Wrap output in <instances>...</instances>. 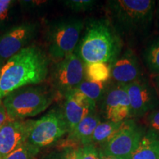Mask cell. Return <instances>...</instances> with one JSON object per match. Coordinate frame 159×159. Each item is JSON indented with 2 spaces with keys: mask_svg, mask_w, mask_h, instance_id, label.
I'll return each instance as SVG.
<instances>
[{
  "mask_svg": "<svg viewBox=\"0 0 159 159\" xmlns=\"http://www.w3.org/2000/svg\"><path fill=\"white\" fill-rule=\"evenodd\" d=\"M49 74V59L40 47H26L1 67L0 99L30 85L42 83Z\"/></svg>",
  "mask_w": 159,
  "mask_h": 159,
  "instance_id": "1",
  "label": "cell"
},
{
  "mask_svg": "<svg viewBox=\"0 0 159 159\" xmlns=\"http://www.w3.org/2000/svg\"><path fill=\"white\" fill-rule=\"evenodd\" d=\"M156 6L152 0H111L107 3L108 20L122 39H142L150 31Z\"/></svg>",
  "mask_w": 159,
  "mask_h": 159,
  "instance_id": "2",
  "label": "cell"
},
{
  "mask_svg": "<svg viewBox=\"0 0 159 159\" xmlns=\"http://www.w3.org/2000/svg\"><path fill=\"white\" fill-rule=\"evenodd\" d=\"M122 51V38L107 19L88 21L77 53L85 64L105 63L110 65Z\"/></svg>",
  "mask_w": 159,
  "mask_h": 159,
  "instance_id": "3",
  "label": "cell"
},
{
  "mask_svg": "<svg viewBox=\"0 0 159 159\" xmlns=\"http://www.w3.org/2000/svg\"><path fill=\"white\" fill-rule=\"evenodd\" d=\"M53 98L52 92L43 87L27 85L6 96L3 104L11 119L22 120L44 111Z\"/></svg>",
  "mask_w": 159,
  "mask_h": 159,
  "instance_id": "4",
  "label": "cell"
},
{
  "mask_svg": "<svg viewBox=\"0 0 159 159\" xmlns=\"http://www.w3.org/2000/svg\"><path fill=\"white\" fill-rule=\"evenodd\" d=\"M83 27V21L77 18L63 19L52 24L47 35L49 57L58 62L75 52Z\"/></svg>",
  "mask_w": 159,
  "mask_h": 159,
  "instance_id": "5",
  "label": "cell"
},
{
  "mask_svg": "<svg viewBox=\"0 0 159 159\" xmlns=\"http://www.w3.org/2000/svg\"><path fill=\"white\" fill-rule=\"evenodd\" d=\"M66 133L68 129L62 109L53 108L35 121L27 142L39 151L57 142Z\"/></svg>",
  "mask_w": 159,
  "mask_h": 159,
  "instance_id": "6",
  "label": "cell"
},
{
  "mask_svg": "<svg viewBox=\"0 0 159 159\" xmlns=\"http://www.w3.org/2000/svg\"><path fill=\"white\" fill-rule=\"evenodd\" d=\"M84 66L77 53L73 52L56 63L50 74V82L56 93L66 97L83 80Z\"/></svg>",
  "mask_w": 159,
  "mask_h": 159,
  "instance_id": "7",
  "label": "cell"
},
{
  "mask_svg": "<svg viewBox=\"0 0 159 159\" xmlns=\"http://www.w3.org/2000/svg\"><path fill=\"white\" fill-rule=\"evenodd\" d=\"M144 134L143 128L134 119H127L114 136L102 144L99 152L105 156L130 158L139 147Z\"/></svg>",
  "mask_w": 159,
  "mask_h": 159,
  "instance_id": "8",
  "label": "cell"
},
{
  "mask_svg": "<svg viewBox=\"0 0 159 159\" xmlns=\"http://www.w3.org/2000/svg\"><path fill=\"white\" fill-rule=\"evenodd\" d=\"M131 108V118H140L157 110L159 95L148 79L142 77L125 85Z\"/></svg>",
  "mask_w": 159,
  "mask_h": 159,
  "instance_id": "9",
  "label": "cell"
},
{
  "mask_svg": "<svg viewBox=\"0 0 159 159\" xmlns=\"http://www.w3.org/2000/svg\"><path fill=\"white\" fill-rule=\"evenodd\" d=\"M101 111L107 121L122 122L131 119V108L125 85L115 83L106 88L101 99Z\"/></svg>",
  "mask_w": 159,
  "mask_h": 159,
  "instance_id": "10",
  "label": "cell"
},
{
  "mask_svg": "<svg viewBox=\"0 0 159 159\" xmlns=\"http://www.w3.org/2000/svg\"><path fill=\"white\" fill-rule=\"evenodd\" d=\"M37 26L34 23H24L13 27L0 36V66L7 60L25 48L35 36Z\"/></svg>",
  "mask_w": 159,
  "mask_h": 159,
  "instance_id": "11",
  "label": "cell"
},
{
  "mask_svg": "<svg viewBox=\"0 0 159 159\" xmlns=\"http://www.w3.org/2000/svg\"><path fill=\"white\" fill-rule=\"evenodd\" d=\"M35 121L13 120L0 127V158H3L27 142Z\"/></svg>",
  "mask_w": 159,
  "mask_h": 159,
  "instance_id": "12",
  "label": "cell"
},
{
  "mask_svg": "<svg viewBox=\"0 0 159 159\" xmlns=\"http://www.w3.org/2000/svg\"><path fill=\"white\" fill-rule=\"evenodd\" d=\"M111 77L115 83L127 85L142 77V71L138 57L130 48L121 52L110 64Z\"/></svg>",
  "mask_w": 159,
  "mask_h": 159,
  "instance_id": "13",
  "label": "cell"
},
{
  "mask_svg": "<svg viewBox=\"0 0 159 159\" xmlns=\"http://www.w3.org/2000/svg\"><path fill=\"white\" fill-rule=\"evenodd\" d=\"M94 103L76 89L71 91L65 97V102L62 109L67 125L68 134L85 116L94 112L96 109Z\"/></svg>",
  "mask_w": 159,
  "mask_h": 159,
  "instance_id": "14",
  "label": "cell"
},
{
  "mask_svg": "<svg viewBox=\"0 0 159 159\" xmlns=\"http://www.w3.org/2000/svg\"><path fill=\"white\" fill-rule=\"evenodd\" d=\"M100 122V117L95 111L85 116L69 134L66 142L67 148L74 147V144H81L83 146L89 144L93 133Z\"/></svg>",
  "mask_w": 159,
  "mask_h": 159,
  "instance_id": "15",
  "label": "cell"
},
{
  "mask_svg": "<svg viewBox=\"0 0 159 159\" xmlns=\"http://www.w3.org/2000/svg\"><path fill=\"white\" fill-rule=\"evenodd\" d=\"M130 159H159V135L151 129L147 131Z\"/></svg>",
  "mask_w": 159,
  "mask_h": 159,
  "instance_id": "16",
  "label": "cell"
},
{
  "mask_svg": "<svg viewBox=\"0 0 159 159\" xmlns=\"http://www.w3.org/2000/svg\"><path fill=\"white\" fill-rule=\"evenodd\" d=\"M142 59L150 75H159V36L148 41L142 50Z\"/></svg>",
  "mask_w": 159,
  "mask_h": 159,
  "instance_id": "17",
  "label": "cell"
},
{
  "mask_svg": "<svg viewBox=\"0 0 159 159\" xmlns=\"http://www.w3.org/2000/svg\"><path fill=\"white\" fill-rule=\"evenodd\" d=\"M122 122H115L111 121L101 122L93 133L89 141V144H104L108 142L120 128Z\"/></svg>",
  "mask_w": 159,
  "mask_h": 159,
  "instance_id": "18",
  "label": "cell"
},
{
  "mask_svg": "<svg viewBox=\"0 0 159 159\" xmlns=\"http://www.w3.org/2000/svg\"><path fill=\"white\" fill-rule=\"evenodd\" d=\"M75 89L82 93L91 102L97 105V102L102 99L106 87L105 86V83H103L83 80Z\"/></svg>",
  "mask_w": 159,
  "mask_h": 159,
  "instance_id": "19",
  "label": "cell"
},
{
  "mask_svg": "<svg viewBox=\"0 0 159 159\" xmlns=\"http://www.w3.org/2000/svg\"><path fill=\"white\" fill-rule=\"evenodd\" d=\"M84 74L87 80L105 83L111 77L110 65L105 63L85 64Z\"/></svg>",
  "mask_w": 159,
  "mask_h": 159,
  "instance_id": "20",
  "label": "cell"
},
{
  "mask_svg": "<svg viewBox=\"0 0 159 159\" xmlns=\"http://www.w3.org/2000/svg\"><path fill=\"white\" fill-rule=\"evenodd\" d=\"M38 152L39 150L26 142L7 156L4 157L3 159H33Z\"/></svg>",
  "mask_w": 159,
  "mask_h": 159,
  "instance_id": "21",
  "label": "cell"
},
{
  "mask_svg": "<svg viewBox=\"0 0 159 159\" xmlns=\"http://www.w3.org/2000/svg\"><path fill=\"white\" fill-rule=\"evenodd\" d=\"M64 4L75 12H85L92 9L96 5V2L92 0H69L65 1Z\"/></svg>",
  "mask_w": 159,
  "mask_h": 159,
  "instance_id": "22",
  "label": "cell"
},
{
  "mask_svg": "<svg viewBox=\"0 0 159 159\" xmlns=\"http://www.w3.org/2000/svg\"><path fill=\"white\" fill-rule=\"evenodd\" d=\"M80 159H99V152L94 144L83 146Z\"/></svg>",
  "mask_w": 159,
  "mask_h": 159,
  "instance_id": "23",
  "label": "cell"
},
{
  "mask_svg": "<svg viewBox=\"0 0 159 159\" xmlns=\"http://www.w3.org/2000/svg\"><path fill=\"white\" fill-rule=\"evenodd\" d=\"M82 148H66L62 152L63 159H80Z\"/></svg>",
  "mask_w": 159,
  "mask_h": 159,
  "instance_id": "24",
  "label": "cell"
},
{
  "mask_svg": "<svg viewBox=\"0 0 159 159\" xmlns=\"http://www.w3.org/2000/svg\"><path fill=\"white\" fill-rule=\"evenodd\" d=\"M148 124L151 127V130L159 133V109L152 111L147 117Z\"/></svg>",
  "mask_w": 159,
  "mask_h": 159,
  "instance_id": "25",
  "label": "cell"
},
{
  "mask_svg": "<svg viewBox=\"0 0 159 159\" xmlns=\"http://www.w3.org/2000/svg\"><path fill=\"white\" fill-rule=\"evenodd\" d=\"M11 121H13V119H11V117L8 116L5 105L3 104V100L0 99V127Z\"/></svg>",
  "mask_w": 159,
  "mask_h": 159,
  "instance_id": "26",
  "label": "cell"
},
{
  "mask_svg": "<svg viewBox=\"0 0 159 159\" xmlns=\"http://www.w3.org/2000/svg\"><path fill=\"white\" fill-rule=\"evenodd\" d=\"M11 2L10 0H0V21L5 19Z\"/></svg>",
  "mask_w": 159,
  "mask_h": 159,
  "instance_id": "27",
  "label": "cell"
},
{
  "mask_svg": "<svg viewBox=\"0 0 159 159\" xmlns=\"http://www.w3.org/2000/svg\"><path fill=\"white\" fill-rule=\"evenodd\" d=\"M43 159H63L62 158V153H59V152H51L46 156Z\"/></svg>",
  "mask_w": 159,
  "mask_h": 159,
  "instance_id": "28",
  "label": "cell"
},
{
  "mask_svg": "<svg viewBox=\"0 0 159 159\" xmlns=\"http://www.w3.org/2000/svg\"><path fill=\"white\" fill-rule=\"evenodd\" d=\"M99 152V159H130V158H122V157H116V156H105L102 153Z\"/></svg>",
  "mask_w": 159,
  "mask_h": 159,
  "instance_id": "29",
  "label": "cell"
},
{
  "mask_svg": "<svg viewBox=\"0 0 159 159\" xmlns=\"http://www.w3.org/2000/svg\"><path fill=\"white\" fill-rule=\"evenodd\" d=\"M152 80H153L155 88H156L157 92H158V94L159 95V75L155 76Z\"/></svg>",
  "mask_w": 159,
  "mask_h": 159,
  "instance_id": "30",
  "label": "cell"
},
{
  "mask_svg": "<svg viewBox=\"0 0 159 159\" xmlns=\"http://www.w3.org/2000/svg\"><path fill=\"white\" fill-rule=\"evenodd\" d=\"M155 15H156L157 21H158V27H159V1L158 2V3H156V13H155Z\"/></svg>",
  "mask_w": 159,
  "mask_h": 159,
  "instance_id": "31",
  "label": "cell"
},
{
  "mask_svg": "<svg viewBox=\"0 0 159 159\" xmlns=\"http://www.w3.org/2000/svg\"><path fill=\"white\" fill-rule=\"evenodd\" d=\"M0 77H1V66H0Z\"/></svg>",
  "mask_w": 159,
  "mask_h": 159,
  "instance_id": "32",
  "label": "cell"
},
{
  "mask_svg": "<svg viewBox=\"0 0 159 159\" xmlns=\"http://www.w3.org/2000/svg\"><path fill=\"white\" fill-rule=\"evenodd\" d=\"M0 159H3V158H0Z\"/></svg>",
  "mask_w": 159,
  "mask_h": 159,
  "instance_id": "33",
  "label": "cell"
}]
</instances>
